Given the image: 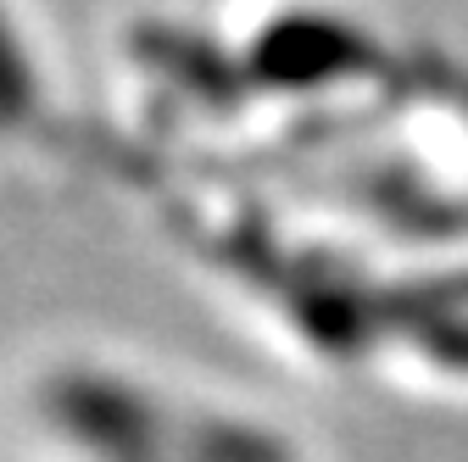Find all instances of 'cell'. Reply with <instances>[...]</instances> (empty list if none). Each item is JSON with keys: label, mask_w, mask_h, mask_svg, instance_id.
I'll return each mask as SVG.
<instances>
[{"label": "cell", "mask_w": 468, "mask_h": 462, "mask_svg": "<svg viewBox=\"0 0 468 462\" xmlns=\"http://www.w3.org/2000/svg\"><path fill=\"white\" fill-rule=\"evenodd\" d=\"M251 68H257L262 84L313 89V84H329V79H357V73L379 68V50L363 34H351L346 23H329V17H284V23H273L257 39Z\"/></svg>", "instance_id": "obj_2"}, {"label": "cell", "mask_w": 468, "mask_h": 462, "mask_svg": "<svg viewBox=\"0 0 468 462\" xmlns=\"http://www.w3.org/2000/svg\"><path fill=\"white\" fill-rule=\"evenodd\" d=\"M34 111V73L23 62V45L12 34V23L0 17V129H17Z\"/></svg>", "instance_id": "obj_4"}, {"label": "cell", "mask_w": 468, "mask_h": 462, "mask_svg": "<svg viewBox=\"0 0 468 462\" xmlns=\"http://www.w3.org/2000/svg\"><path fill=\"white\" fill-rule=\"evenodd\" d=\"M185 457L190 462H296L284 440L262 435V429H246V424H196L190 440H185Z\"/></svg>", "instance_id": "obj_3"}, {"label": "cell", "mask_w": 468, "mask_h": 462, "mask_svg": "<svg viewBox=\"0 0 468 462\" xmlns=\"http://www.w3.org/2000/svg\"><path fill=\"white\" fill-rule=\"evenodd\" d=\"M45 407L68 440L90 446L106 462H151L167 440V418L151 401L101 373H62L50 384Z\"/></svg>", "instance_id": "obj_1"}]
</instances>
